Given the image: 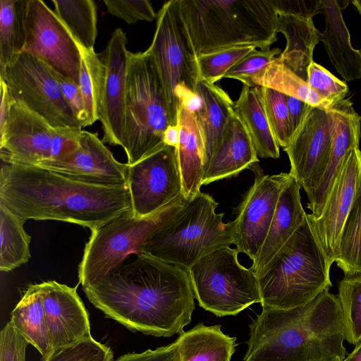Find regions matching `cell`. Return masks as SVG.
Returning a JSON list of instances; mask_svg holds the SVG:
<instances>
[{
	"label": "cell",
	"instance_id": "9",
	"mask_svg": "<svg viewBox=\"0 0 361 361\" xmlns=\"http://www.w3.org/2000/svg\"><path fill=\"white\" fill-rule=\"evenodd\" d=\"M147 51L163 85L171 125L177 126L180 104L197 95L200 80L197 56L182 16L180 0L168 1L159 11Z\"/></svg>",
	"mask_w": 361,
	"mask_h": 361
},
{
	"label": "cell",
	"instance_id": "28",
	"mask_svg": "<svg viewBox=\"0 0 361 361\" xmlns=\"http://www.w3.org/2000/svg\"><path fill=\"white\" fill-rule=\"evenodd\" d=\"M233 109L247 129L257 156L278 159L280 157L279 145L265 113L262 87L243 85Z\"/></svg>",
	"mask_w": 361,
	"mask_h": 361
},
{
	"label": "cell",
	"instance_id": "29",
	"mask_svg": "<svg viewBox=\"0 0 361 361\" xmlns=\"http://www.w3.org/2000/svg\"><path fill=\"white\" fill-rule=\"evenodd\" d=\"M176 341L180 361H231L236 345L235 338L224 334L220 325L202 323L180 332Z\"/></svg>",
	"mask_w": 361,
	"mask_h": 361
},
{
	"label": "cell",
	"instance_id": "26",
	"mask_svg": "<svg viewBox=\"0 0 361 361\" xmlns=\"http://www.w3.org/2000/svg\"><path fill=\"white\" fill-rule=\"evenodd\" d=\"M196 92L200 99L195 112L204 142V173L234 112V103L220 87L203 80L198 81Z\"/></svg>",
	"mask_w": 361,
	"mask_h": 361
},
{
	"label": "cell",
	"instance_id": "17",
	"mask_svg": "<svg viewBox=\"0 0 361 361\" xmlns=\"http://www.w3.org/2000/svg\"><path fill=\"white\" fill-rule=\"evenodd\" d=\"M127 37L118 27L102 54L104 78L99 110V121L103 130L102 141L110 145L121 147L125 116L128 52Z\"/></svg>",
	"mask_w": 361,
	"mask_h": 361
},
{
	"label": "cell",
	"instance_id": "4",
	"mask_svg": "<svg viewBox=\"0 0 361 361\" xmlns=\"http://www.w3.org/2000/svg\"><path fill=\"white\" fill-rule=\"evenodd\" d=\"M180 9L197 56L238 46L268 50L277 41L274 0H180Z\"/></svg>",
	"mask_w": 361,
	"mask_h": 361
},
{
	"label": "cell",
	"instance_id": "53",
	"mask_svg": "<svg viewBox=\"0 0 361 361\" xmlns=\"http://www.w3.org/2000/svg\"><path fill=\"white\" fill-rule=\"evenodd\" d=\"M360 54H361V49H360Z\"/></svg>",
	"mask_w": 361,
	"mask_h": 361
},
{
	"label": "cell",
	"instance_id": "45",
	"mask_svg": "<svg viewBox=\"0 0 361 361\" xmlns=\"http://www.w3.org/2000/svg\"><path fill=\"white\" fill-rule=\"evenodd\" d=\"M63 99L82 128L85 127L86 113L79 85L73 80L54 71Z\"/></svg>",
	"mask_w": 361,
	"mask_h": 361
},
{
	"label": "cell",
	"instance_id": "35",
	"mask_svg": "<svg viewBox=\"0 0 361 361\" xmlns=\"http://www.w3.org/2000/svg\"><path fill=\"white\" fill-rule=\"evenodd\" d=\"M80 48L81 61L78 85L86 113L85 127L99 121V110L104 78V65L94 49Z\"/></svg>",
	"mask_w": 361,
	"mask_h": 361
},
{
	"label": "cell",
	"instance_id": "16",
	"mask_svg": "<svg viewBox=\"0 0 361 361\" xmlns=\"http://www.w3.org/2000/svg\"><path fill=\"white\" fill-rule=\"evenodd\" d=\"M332 139L330 115L326 110L309 105L302 121L287 147L290 173L307 197L322 176L329 159Z\"/></svg>",
	"mask_w": 361,
	"mask_h": 361
},
{
	"label": "cell",
	"instance_id": "49",
	"mask_svg": "<svg viewBox=\"0 0 361 361\" xmlns=\"http://www.w3.org/2000/svg\"><path fill=\"white\" fill-rule=\"evenodd\" d=\"M0 128H1L6 121L11 102V97L8 92L7 86L1 79H0Z\"/></svg>",
	"mask_w": 361,
	"mask_h": 361
},
{
	"label": "cell",
	"instance_id": "48",
	"mask_svg": "<svg viewBox=\"0 0 361 361\" xmlns=\"http://www.w3.org/2000/svg\"><path fill=\"white\" fill-rule=\"evenodd\" d=\"M286 104L288 112L290 128L293 133L300 125L310 104L290 96L286 95Z\"/></svg>",
	"mask_w": 361,
	"mask_h": 361
},
{
	"label": "cell",
	"instance_id": "8",
	"mask_svg": "<svg viewBox=\"0 0 361 361\" xmlns=\"http://www.w3.org/2000/svg\"><path fill=\"white\" fill-rule=\"evenodd\" d=\"M183 195L156 212L135 217L132 211L92 231L78 268L82 286L108 276L131 255L144 252L149 238L187 203Z\"/></svg>",
	"mask_w": 361,
	"mask_h": 361
},
{
	"label": "cell",
	"instance_id": "18",
	"mask_svg": "<svg viewBox=\"0 0 361 361\" xmlns=\"http://www.w3.org/2000/svg\"><path fill=\"white\" fill-rule=\"evenodd\" d=\"M71 179L101 186L127 185V164L117 161L97 133L82 130L77 149L42 166Z\"/></svg>",
	"mask_w": 361,
	"mask_h": 361
},
{
	"label": "cell",
	"instance_id": "40",
	"mask_svg": "<svg viewBox=\"0 0 361 361\" xmlns=\"http://www.w3.org/2000/svg\"><path fill=\"white\" fill-rule=\"evenodd\" d=\"M40 361H113V353L110 348L90 336L54 349Z\"/></svg>",
	"mask_w": 361,
	"mask_h": 361
},
{
	"label": "cell",
	"instance_id": "12",
	"mask_svg": "<svg viewBox=\"0 0 361 361\" xmlns=\"http://www.w3.org/2000/svg\"><path fill=\"white\" fill-rule=\"evenodd\" d=\"M127 185L135 217L150 215L183 195L176 147L165 144L128 165Z\"/></svg>",
	"mask_w": 361,
	"mask_h": 361
},
{
	"label": "cell",
	"instance_id": "24",
	"mask_svg": "<svg viewBox=\"0 0 361 361\" xmlns=\"http://www.w3.org/2000/svg\"><path fill=\"white\" fill-rule=\"evenodd\" d=\"M258 161L247 129L233 112L221 142L203 174L202 185L235 176Z\"/></svg>",
	"mask_w": 361,
	"mask_h": 361
},
{
	"label": "cell",
	"instance_id": "13",
	"mask_svg": "<svg viewBox=\"0 0 361 361\" xmlns=\"http://www.w3.org/2000/svg\"><path fill=\"white\" fill-rule=\"evenodd\" d=\"M25 28L26 37L22 52L37 57L78 84L79 46L54 11L42 0H27Z\"/></svg>",
	"mask_w": 361,
	"mask_h": 361
},
{
	"label": "cell",
	"instance_id": "2",
	"mask_svg": "<svg viewBox=\"0 0 361 361\" xmlns=\"http://www.w3.org/2000/svg\"><path fill=\"white\" fill-rule=\"evenodd\" d=\"M0 204L24 221L56 220L91 231L132 211L128 186L92 185L45 168L4 162Z\"/></svg>",
	"mask_w": 361,
	"mask_h": 361
},
{
	"label": "cell",
	"instance_id": "10",
	"mask_svg": "<svg viewBox=\"0 0 361 361\" xmlns=\"http://www.w3.org/2000/svg\"><path fill=\"white\" fill-rule=\"evenodd\" d=\"M239 251L230 246L206 255L188 271L199 305L217 317L236 315L261 303L258 279L238 262Z\"/></svg>",
	"mask_w": 361,
	"mask_h": 361
},
{
	"label": "cell",
	"instance_id": "38",
	"mask_svg": "<svg viewBox=\"0 0 361 361\" xmlns=\"http://www.w3.org/2000/svg\"><path fill=\"white\" fill-rule=\"evenodd\" d=\"M255 49L250 46H238L197 56L200 80L214 84L224 78L234 65Z\"/></svg>",
	"mask_w": 361,
	"mask_h": 361
},
{
	"label": "cell",
	"instance_id": "39",
	"mask_svg": "<svg viewBox=\"0 0 361 361\" xmlns=\"http://www.w3.org/2000/svg\"><path fill=\"white\" fill-rule=\"evenodd\" d=\"M265 113L279 147L285 149L292 136L286 95L276 90L262 87Z\"/></svg>",
	"mask_w": 361,
	"mask_h": 361
},
{
	"label": "cell",
	"instance_id": "20",
	"mask_svg": "<svg viewBox=\"0 0 361 361\" xmlns=\"http://www.w3.org/2000/svg\"><path fill=\"white\" fill-rule=\"evenodd\" d=\"M331 120L332 139L325 171L310 196L307 214L311 220L318 219L324 209L334 183L350 152L359 147L361 116L349 98L331 105L327 110Z\"/></svg>",
	"mask_w": 361,
	"mask_h": 361
},
{
	"label": "cell",
	"instance_id": "51",
	"mask_svg": "<svg viewBox=\"0 0 361 361\" xmlns=\"http://www.w3.org/2000/svg\"><path fill=\"white\" fill-rule=\"evenodd\" d=\"M343 361H361V341L355 345L353 352Z\"/></svg>",
	"mask_w": 361,
	"mask_h": 361
},
{
	"label": "cell",
	"instance_id": "33",
	"mask_svg": "<svg viewBox=\"0 0 361 361\" xmlns=\"http://www.w3.org/2000/svg\"><path fill=\"white\" fill-rule=\"evenodd\" d=\"M25 221L0 204V270L8 272L30 259L31 237L24 229Z\"/></svg>",
	"mask_w": 361,
	"mask_h": 361
},
{
	"label": "cell",
	"instance_id": "47",
	"mask_svg": "<svg viewBox=\"0 0 361 361\" xmlns=\"http://www.w3.org/2000/svg\"><path fill=\"white\" fill-rule=\"evenodd\" d=\"M278 13L312 18L320 13V0H274Z\"/></svg>",
	"mask_w": 361,
	"mask_h": 361
},
{
	"label": "cell",
	"instance_id": "7",
	"mask_svg": "<svg viewBox=\"0 0 361 361\" xmlns=\"http://www.w3.org/2000/svg\"><path fill=\"white\" fill-rule=\"evenodd\" d=\"M171 125L163 85L147 51L128 52L124 129L121 147L133 165L163 145Z\"/></svg>",
	"mask_w": 361,
	"mask_h": 361
},
{
	"label": "cell",
	"instance_id": "52",
	"mask_svg": "<svg viewBox=\"0 0 361 361\" xmlns=\"http://www.w3.org/2000/svg\"><path fill=\"white\" fill-rule=\"evenodd\" d=\"M351 4L354 6V7L357 9L361 16V1L354 0L351 1Z\"/></svg>",
	"mask_w": 361,
	"mask_h": 361
},
{
	"label": "cell",
	"instance_id": "22",
	"mask_svg": "<svg viewBox=\"0 0 361 361\" xmlns=\"http://www.w3.org/2000/svg\"><path fill=\"white\" fill-rule=\"evenodd\" d=\"M300 185L290 174L283 186L264 242L250 269L257 276L290 238L307 216L300 194Z\"/></svg>",
	"mask_w": 361,
	"mask_h": 361
},
{
	"label": "cell",
	"instance_id": "30",
	"mask_svg": "<svg viewBox=\"0 0 361 361\" xmlns=\"http://www.w3.org/2000/svg\"><path fill=\"white\" fill-rule=\"evenodd\" d=\"M10 322L40 353L42 359L49 355L51 346L39 283L28 286L12 311Z\"/></svg>",
	"mask_w": 361,
	"mask_h": 361
},
{
	"label": "cell",
	"instance_id": "27",
	"mask_svg": "<svg viewBox=\"0 0 361 361\" xmlns=\"http://www.w3.org/2000/svg\"><path fill=\"white\" fill-rule=\"evenodd\" d=\"M277 32H281L286 46L279 56L281 61L307 82V68L313 61V52L320 42L321 32L312 18L278 13Z\"/></svg>",
	"mask_w": 361,
	"mask_h": 361
},
{
	"label": "cell",
	"instance_id": "1",
	"mask_svg": "<svg viewBox=\"0 0 361 361\" xmlns=\"http://www.w3.org/2000/svg\"><path fill=\"white\" fill-rule=\"evenodd\" d=\"M135 255L82 286L87 299L132 331L158 337L182 332L195 307L188 271L145 253Z\"/></svg>",
	"mask_w": 361,
	"mask_h": 361
},
{
	"label": "cell",
	"instance_id": "19",
	"mask_svg": "<svg viewBox=\"0 0 361 361\" xmlns=\"http://www.w3.org/2000/svg\"><path fill=\"white\" fill-rule=\"evenodd\" d=\"M360 190L361 151L355 147L346 157L320 216L315 220L308 217L319 242L333 262L338 256L343 224Z\"/></svg>",
	"mask_w": 361,
	"mask_h": 361
},
{
	"label": "cell",
	"instance_id": "46",
	"mask_svg": "<svg viewBox=\"0 0 361 361\" xmlns=\"http://www.w3.org/2000/svg\"><path fill=\"white\" fill-rule=\"evenodd\" d=\"M114 361H180L178 345L173 343L155 350H147L140 353L125 354Z\"/></svg>",
	"mask_w": 361,
	"mask_h": 361
},
{
	"label": "cell",
	"instance_id": "23",
	"mask_svg": "<svg viewBox=\"0 0 361 361\" xmlns=\"http://www.w3.org/2000/svg\"><path fill=\"white\" fill-rule=\"evenodd\" d=\"M320 13L324 19V30L320 41L338 73L345 81L361 78V54L351 44L350 35L343 17V10L350 1L320 0Z\"/></svg>",
	"mask_w": 361,
	"mask_h": 361
},
{
	"label": "cell",
	"instance_id": "14",
	"mask_svg": "<svg viewBox=\"0 0 361 361\" xmlns=\"http://www.w3.org/2000/svg\"><path fill=\"white\" fill-rule=\"evenodd\" d=\"M250 169L255 173V180L234 220L235 245L239 252L245 254L253 262L267 237L280 193L290 173L264 175L257 163Z\"/></svg>",
	"mask_w": 361,
	"mask_h": 361
},
{
	"label": "cell",
	"instance_id": "11",
	"mask_svg": "<svg viewBox=\"0 0 361 361\" xmlns=\"http://www.w3.org/2000/svg\"><path fill=\"white\" fill-rule=\"evenodd\" d=\"M11 97L54 128H80L63 99L54 71L37 57L21 52L0 70Z\"/></svg>",
	"mask_w": 361,
	"mask_h": 361
},
{
	"label": "cell",
	"instance_id": "42",
	"mask_svg": "<svg viewBox=\"0 0 361 361\" xmlns=\"http://www.w3.org/2000/svg\"><path fill=\"white\" fill-rule=\"evenodd\" d=\"M280 52L279 48L268 50L255 49L234 65L224 78L235 79L250 86L252 80L264 71Z\"/></svg>",
	"mask_w": 361,
	"mask_h": 361
},
{
	"label": "cell",
	"instance_id": "15",
	"mask_svg": "<svg viewBox=\"0 0 361 361\" xmlns=\"http://www.w3.org/2000/svg\"><path fill=\"white\" fill-rule=\"evenodd\" d=\"M55 130L40 116L11 97L6 121L0 128L1 161L42 166L54 161Z\"/></svg>",
	"mask_w": 361,
	"mask_h": 361
},
{
	"label": "cell",
	"instance_id": "32",
	"mask_svg": "<svg viewBox=\"0 0 361 361\" xmlns=\"http://www.w3.org/2000/svg\"><path fill=\"white\" fill-rule=\"evenodd\" d=\"M250 87L270 88L324 110L331 106L312 90L306 81L283 64L279 57H276L252 80Z\"/></svg>",
	"mask_w": 361,
	"mask_h": 361
},
{
	"label": "cell",
	"instance_id": "36",
	"mask_svg": "<svg viewBox=\"0 0 361 361\" xmlns=\"http://www.w3.org/2000/svg\"><path fill=\"white\" fill-rule=\"evenodd\" d=\"M335 262L345 276L361 274V190L343 224Z\"/></svg>",
	"mask_w": 361,
	"mask_h": 361
},
{
	"label": "cell",
	"instance_id": "3",
	"mask_svg": "<svg viewBox=\"0 0 361 361\" xmlns=\"http://www.w3.org/2000/svg\"><path fill=\"white\" fill-rule=\"evenodd\" d=\"M249 327L244 361H343L347 354L341 307L329 290L300 307L262 309Z\"/></svg>",
	"mask_w": 361,
	"mask_h": 361
},
{
	"label": "cell",
	"instance_id": "21",
	"mask_svg": "<svg viewBox=\"0 0 361 361\" xmlns=\"http://www.w3.org/2000/svg\"><path fill=\"white\" fill-rule=\"evenodd\" d=\"M51 351L89 338V314L76 288L49 281L39 283Z\"/></svg>",
	"mask_w": 361,
	"mask_h": 361
},
{
	"label": "cell",
	"instance_id": "43",
	"mask_svg": "<svg viewBox=\"0 0 361 361\" xmlns=\"http://www.w3.org/2000/svg\"><path fill=\"white\" fill-rule=\"evenodd\" d=\"M106 12L128 24L137 21H152L157 15L147 0H104Z\"/></svg>",
	"mask_w": 361,
	"mask_h": 361
},
{
	"label": "cell",
	"instance_id": "34",
	"mask_svg": "<svg viewBox=\"0 0 361 361\" xmlns=\"http://www.w3.org/2000/svg\"><path fill=\"white\" fill-rule=\"evenodd\" d=\"M27 2V0L0 1V70L23 50Z\"/></svg>",
	"mask_w": 361,
	"mask_h": 361
},
{
	"label": "cell",
	"instance_id": "31",
	"mask_svg": "<svg viewBox=\"0 0 361 361\" xmlns=\"http://www.w3.org/2000/svg\"><path fill=\"white\" fill-rule=\"evenodd\" d=\"M54 12L78 44L94 49L97 36V12L92 0H52Z\"/></svg>",
	"mask_w": 361,
	"mask_h": 361
},
{
	"label": "cell",
	"instance_id": "6",
	"mask_svg": "<svg viewBox=\"0 0 361 361\" xmlns=\"http://www.w3.org/2000/svg\"><path fill=\"white\" fill-rule=\"evenodd\" d=\"M217 206L200 191L149 238L143 253L188 270L209 252L235 244L234 221L224 223Z\"/></svg>",
	"mask_w": 361,
	"mask_h": 361
},
{
	"label": "cell",
	"instance_id": "25",
	"mask_svg": "<svg viewBox=\"0 0 361 361\" xmlns=\"http://www.w3.org/2000/svg\"><path fill=\"white\" fill-rule=\"evenodd\" d=\"M178 140L176 149L183 194L187 200L200 191L204 170L205 148L195 111L180 104L177 118Z\"/></svg>",
	"mask_w": 361,
	"mask_h": 361
},
{
	"label": "cell",
	"instance_id": "37",
	"mask_svg": "<svg viewBox=\"0 0 361 361\" xmlns=\"http://www.w3.org/2000/svg\"><path fill=\"white\" fill-rule=\"evenodd\" d=\"M345 340L353 345L361 341V274L345 276L339 282Z\"/></svg>",
	"mask_w": 361,
	"mask_h": 361
},
{
	"label": "cell",
	"instance_id": "5",
	"mask_svg": "<svg viewBox=\"0 0 361 361\" xmlns=\"http://www.w3.org/2000/svg\"><path fill=\"white\" fill-rule=\"evenodd\" d=\"M333 263L307 214L301 226L257 276L262 309L300 307L329 290Z\"/></svg>",
	"mask_w": 361,
	"mask_h": 361
},
{
	"label": "cell",
	"instance_id": "41",
	"mask_svg": "<svg viewBox=\"0 0 361 361\" xmlns=\"http://www.w3.org/2000/svg\"><path fill=\"white\" fill-rule=\"evenodd\" d=\"M307 82L322 99L333 105L344 99L348 85L322 66L313 61L307 68Z\"/></svg>",
	"mask_w": 361,
	"mask_h": 361
},
{
	"label": "cell",
	"instance_id": "50",
	"mask_svg": "<svg viewBox=\"0 0 361 361\" xmlns=\"http://www.w3.org/2000/svg\"><path fill=\"white\" fill-rule=\"evenodd\" d=\"M178 127L170 125L164 133L163 140L164 144L176 147L178 140Z\"/></svg>",
	"mask_w": 361,
	"mask_h": 361
},
{
	"label": "cell",
	"instance_id": "44",
	"mask_svg": "<svg viewBox=\"0 0 361 361\" xmlns=\"http://www.w3.org/2000/svg\"><path fill=\"white\" fill-rule=\"evenodd\" d=\"M29 343L8 322L0 334V361H25Z\"/></svg>",
	"mask_w": 361,
	"mask_h": 361
}]
</instances>
